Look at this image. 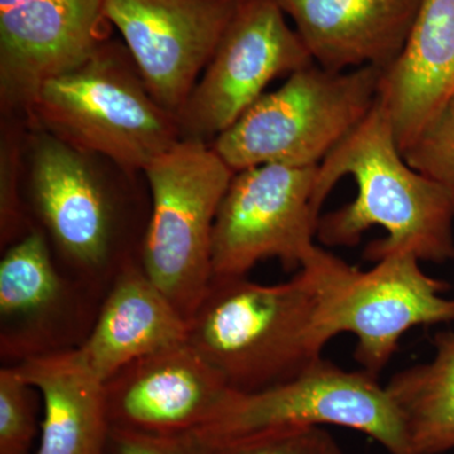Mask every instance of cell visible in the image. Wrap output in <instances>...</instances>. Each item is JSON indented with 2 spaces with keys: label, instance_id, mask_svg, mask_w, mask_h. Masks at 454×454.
<instances>
[{
  "label": "cell",
  "instance_id": "cell-1",
  "mask_svg": "<svg viewBox=\"0 0 454 454\" xmlns=\"http://www.w3.org/2000/svg\"><path fill=\"white\" fill-rule=\"evenodd\" d=\"M348 176L354 178L357 195L321 215L317 240L330 247H355L367 230L378 226L387 235L367 245L369 262L396 253H411L433 264L454 262L453 199L406 163L379 103L317 167L313 203L319 214L334 186Z\"/></svg>",
  "mask_w": 454,
  "mask_h": 454
},
{
  "label": "cell",
  "instance_id": "cell-2",
  "mask_svg": "<svg viewBox=\"0 0 454 454\" xmlns=\"http://www.w3.org/2000/svg\"><path fill=\"white\" fill-rule=\"evenodd\" d=\"M333 254L321 247L288 282L212 279L188 319L187 340L230 390L252 394L297 378L321 360L317 315Z\"/></svg>",
  "mask_w": 454,
  "mask_h": 454
},
{
  "label": "cell",
  "instance_id": "cell-3",
  "mask_svg": "<svg viewBox=\"0 0 454 454\" xmlns=\"http://www.w3.org/2000/svg\"><path fill=\"white\" fill-rule=\"evenodd\" d=\"M28 114L38 129L125 170H145L182 139L177 116L152 97L127 46L112 40L44 82Z\"/></svg>",
  "mask_w": 454,
  "mask_h": 454
},
{
  "label": "cell",
  "instance_id": "cell-4",
  "mask_svg": "<svg viewBox=\"0 0 454 454\" xmlns=\"http://www.w3.org/2000/svg\"><path fill=\"white\" fill-rule=\"evenodd\" d=\"M382 70L333 73L313 64L262 95L212 148L234 172L282 164L318 167L378 103Z\"/></svg>",
  "mask_w": 454,
  "mask_h": 454
},
{
  "label": "cell",
  "instance_id": "cell-5",
  "mask_svg": "<svg viewBox=\"0 0 454 454\" xmlns=\"http://www.w3.org/2000/svg\"><path fill=\"white\" fill-rule=\"evenodd\" d=\"M143 172L152 212L142 267L188 322L211 286L215 221L235 172L196 139L179 140Z\"/></svg>",
  "mask_w": 454,
  "mask_h": 454
},
{
  "label": "cell",
  "instance_id": "cell-6",
  "mask_svg": "<svg viewBox=\"0 0 454 454\" xmlns=\"http://www.w3.org/2000/svg\"><path fill=\"white\" fill-rule=\"evenodd\" d=\"M420 264L413 254L396 253L360 270L333 255L317 315L321 345L325 348L339 334H352L355 360L378 378L409 331L454 324V298L444 295L450 284L429 276Z\"/></svg>",
  "mask_w": 454,
  "mask_h": 454
},
{
  "label": "cell",
  "instance_id": "cell-7",
  "mask_svg": "<svg viewBox=\"0 0 454 454\" xmlns=\"http://www.w3.org/2000/svg\"><path fill=\"white\" fill-rule=\"evenodd\" d=\"M304 426L343 427L372 438L389 454H415L399 411L378 378L325 358L277 387L252 394L231 391L214 419L193 435L214 444Z\"/></svg>",
  "mask_w": 454,
  "mask_h": 454
},
{
  "label": "cell",
  "instance_id": "cell-8",
  "mask_svg": "<svg viewBox=\"0 0 454 454\" xmlns=\"http://www.w3.org/2000/svg\"><path fill=\"white\" fill-rule=\"evenodd\" d=\"M317 167L265 164L239 170L214 227V277H247L260 262L278 259L300 270L318 249L321 214L313 203Z\"/></svg>",
  "mask_w": 454,
  "mask_h": 454
},
{
  "label": "cell",
  "instance_id": "cell-9",
  "mask_svg": "<svg viewBox=\"0 0 454 454\" xmlns=\"http://www.w3.org/2000/svg\"><path fill=\"white\" fill-rule=\"evenodd\" d=\"M277 0H243L211 61L177 114L182 139L211 145L269 83L313 65Z\"/></svg>",
  "mask_w": 454,
  "mask_h": 454
},
{
  "label": "cell",
  "instance_id": "cell-10",
  "mask_svg": "<svg viewBox=\"0 0 454 454\" xmlns=\"http://www.w3.org/2000/svg\"><path fill=\"white\" fill-rule=\"evenodd\" d=\"M243 0H106L152 97L177 116Z\"/></svg>",
  "mask_w": 454,
  "mask_h": 454
},
{
  "label": "cell",
  "instance_id": "cell-11",
  "mask_svg": "<svg viewBox=\"0 0 454 454\" xmlns=\"http://www.w3.org/2000/svg\"><path fill=\"white\" fill-rule=\"evenodd\" d=\"M106 0H0V95L31 109L44 82L77 67L109 38Z\"/></svg>",
  "mask_w": 454,
  "mask_h": 454
},
{
  "label": "cell",
  "instance_id": "cell-12",
  "mask_svg": "<svg viewBox=\"0 0 454 454\" xmlns=\"http://www.w3.org/2000/svg\"><path fill=\"white\" fill-rule=\"evenodd\" d=\"M106 391L114 428L186 435L210 423L232 390L186 340L122 367Z\"/></svg>",
  "mask_w": 454,
  "mask_h": 454
},
{
  "label": "cell",
  "instance_id": "cell-13",
  "mask_svg": "<svg viewBox=\"0 0 454 454\" xmlns=\"http://www.w3.org/2000/svg\"><path fill=\"white\" fill-rule=\"evenodd\" d=\"M33 202L57 247L85 273L110 262L114 208L86 153L42 130L33 143Z\"/></svg>",
  "mask_w": 454,
  "mask_h": 454
},
{
  "label": "cell",
  "instance_id": "cell-14",
  "mask_svg": "<svg viewBox=\"0 0 454 454\" xmlns=\"http://www.w3.org/2000/svg\"><path fill=\"white\" fill-rule=\"evenodd\" d=\"M313 62L333 73L389 67L422 0H277Z\"/></svg>",
  "mask_w": 454,
  "mask_h": 454
},
{
  "label": "cell",
  "instance_id": "cell-15",
  "mask_svg": "<svg viewBox=\"0 0 454 454\" xmlns=\"http://www.w3.org/2000/svg\"><path fill=\"white\" fill-rule=\"evenodd\" d=\"M187 333V319L146 276L142 262H125L76 351L107 381L133 361L186 342Z\"/></svg>",
  "mask_w": 454,
  "mask_h": 454
},
{
  "label": "cell",
  "instance_id": "cell-16",
  "mask_svg": "<svg viewBox=\"0 0 454 454\" xmlns=\"http://www.w3.org/2000/svg\"><path fill=\"white\" fill-rule=\"evenodd\" d=\"M454 98V0H422L404 49L382 70L378 103L400 151Z\"/></svg>",
  "mask_w": 454,
  "mask_h": 454
},
{
  "label": "cell",
  "instance_id": "cell-17",
  "mask_svg": "<svg viewBox=\"0 0 454 454\" xmlns=\"http://www.w3.org/2000/svg\"><path fill=\"white\" fill-rule=\"evenodd\" d=\"M40 393L43 415L35 454H106L112 423L106 381L76 348L26 358L14 365Z\"/></svg>",
  "mask_w": 454,
  "mask_h": 454
},
{
  "label": "cell",
  "instance_id": "cell-18",
  "mask_svg": "<svg viewBox=\"0 0 454 454\" xmlns=\"http://www.w3.org/2000/svg\"><path fill=\"white\" fill-rule=\"evenodd\" d=\"M66 298L67 286L57 271L46 236L29 230L8 247L0 262L2 354L20 361L35 356L38 333L56 318Z\"/></svg>",
  "mask_w": 454,
  "mask_h": 454
},
{
  "label": "cell",
  "instance_id": "cell-19",
  "mask_svg": "<svg viewBox=\"0 0 454 454\" xmlns=\"http://www.w3.org/2000/svg\"><path fill=\"white\" fill-rule=\"evenodd\" d=\"M429 361L406 367L385 385L415 454L454 450V328L433 339Z\"/></svg>",
  "mask_w": 454,
  "mask_h": 454
},
{
  "label": "cell",
  "instance_id": "cell-20",
  "mask_svg": "<svg viewBox=\"0 0 454 454\" xmlns=\"http://www.w3.org/2000/svg\"><path fill=\"white\" fill-rule=\"evenodd\" d=\"M38 391L14 365L0 370V454H32L40 437Z\"/></svg>",
  "mask_w": 454,
  "mask_h": 454
},
{
  "label": "cell",
  "instance_id": "cell-21",
  "mask_svg": "<svg viewBox=\"0 0 454 454\" xmlns=\"http://www.w3.org/2000/svg\"><path fill=\"white\" fill-rule=\"evenodd\" d=\"M205 446L210 454H345L336 438L319 426L265 430Z\"/></svg>",
  "mask_w": 454,
  "mask_h": 454
},
{
  "label": "cell",
  "instance_id": "cell-22",
  "mask_svg": "<svg viewBox=\"0 0 454 454\" xmlns=\"http://www.w3.org/2000/svg\"><path fill=\"white\" fill-rule=\"evenodd\" d=\"M403 157L411 168L439 184L454 201V107L448 106L423 128Z\"/></svg>",
  "mask_w": 454,
  "mask_h": 454
},
{
  "label": "cell",
  "instance_id": "cell-23",
  "mask_svg": "<svg viewBox=\"0 0 454 454\" xmlns=\"http://www.w3.org/2000/svg\"><path fill=\"white\" fill-rule=\"evenodd\" d=\"M106 454H210L193 434L151 435L114 428Z\"/></svg>",
  "mask_w": 454,
  "mask_h": 454
},
{
  "label": "cell",
  "instance_id": "cell-24",
  "mask_svg": "<svg viewBox=\"0 0 454 454\" xmlns=\"http://www.w3.org/2000/svg\"><path fill=\"white\" fill-rule=\"evenodd\" d=\"M450 106L454 107V98H453V100L450 101Z\"/></svg>",
  "mask_w": 454,
  "mask_h": 454
}]
</instances>
